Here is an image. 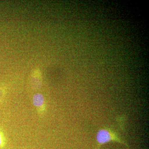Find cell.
<instances>
[{
	"label": "cell",
	"instance_id": "6da1fadb",
	"mask_svg": "<svg viewBox=\"0 0 149 149\" xmlns=\"http://www.w3.org/2000/svg\"><path fill=\"white\" fill-rule=\"evenodd\" d=\"M97 147L96 149H100L104 144L111 142H117L125 146L127 149H130L128 144L120 139L118 133L110 128H103L100 129L96 134Z\"/></svg>",
	"mask_w": 149,
	"mask_h": 149
},
{
	"label": "cell",
	"instance_id": "7a4b0ae2",
	"mask_svg": "<svg viewBox=\"0 0 149 149\" xmlns=\"http://www.w3.org/2000/svg\"><path fill=\"white\" fill-rule=\"evenodd\" d=\"M33 104L35 106L41 107L42 106L45 102V98L42 94L38 93L35 94L33 97Z\"/></svg>",
	"mask_w": 149,
	"mask_h": 149
},
{
	"label": "cell",
	"instance_id": "3957f363",
	"mask_svg": "<svg viewBox=\"0 0 149 149\" xmlns=\"http://www.w3.org/2000/svg\"><path fill=\"white\" fill-rule=\"evenodd\" d=\"M5 142L3 137L1 133L0 132V147H2L4 145Z\"/></svg>",
	"mask_w": 149,
	"mask_h": 149
}]
</instances>
